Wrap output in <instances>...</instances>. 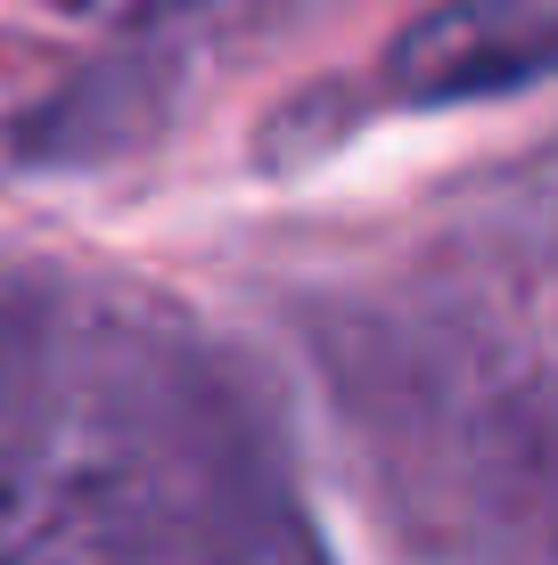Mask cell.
Returning <instances> with one entry per match:
<instances>
[{
  "label": "cell",
  "mask_w": 558,
  "mask_h": 565,
  "mask_svg": "<svg viewBox=\"0 0 558 565\" xmlns=\"http://www.w3.org/2000/svg\"><path fill=\"white\" fill-rule=\"evenodd\" d=\"M558 74V0H435L378 66L387 107H468Z\"/></svg>",
  "instance_id": "obj_1"
},
{
  "label": "cell",
  "mask_w": 558,
  "mask_h": 565,
  "mask_svg": "<svg viewBox=\"0 0 558 565\" xmlns=\"http://www.w3.org/2000/svg\"><path fill=\"white\" fill-rule=\"evenodd\" d=\"M66 9H83V17H115V25H140V17H165V9H181V0H66Z\"/></svg>",
  "instance_id": "obj_2"
}]
</instances>
